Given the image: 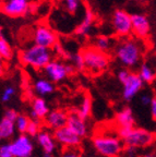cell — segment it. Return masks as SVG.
Here are the masks:
<instances>
[{
    "mask_svg": "<svg viewBox=\"0 0 156 157\" xmlns=\"http://www.w3.org/2000/svg\"><path fill=\"white\" fill-rule=\"evenodd\" d=\"M34 45L44 47L47 49H53L58 44V36L54 29L46 24H38L33 33Z\"/></svg>",
    "mask_w": 156,
    "mask_h": 157,
    "instance_id": "obj_6",
    "label": "cell"
},
{
    "mask_svg": "<svg viewBox=\"0 0 156 157\" xmlns=\"http://www.w3.org/2000/svg\"><path fill=\"white\" fill-rule=\"evenodd\" d=\"M69 129L73 133H76L81 139L88 134V124L85 120L82 119L74 110H72L70 113H68V120H67V125Z\"/></svg>",
    "mask_w": 156,
    "mask_h": 157,
    "instance_id": "obj_15",
    "label": "cell"
},
{
    "mask_svg": "<svg viewBox=\"0 0 156 157\" xmlns=\"http://www.w3.org/2000/svg\"><path fill=\"white\" fill-rule=\"evenodd\" d=\"M82 0H64V6L70 13H76L80 8Z\"/></svg>",
    "mask_w": 156,
    "mask_h": 157,
    "instance_id": "obj_29",
    "label": "cell"
},
{
    "mask_svg": "<svg viewBox=\"0 0 156 157\" xmlns=\"http://www.w3.org/2000/svg\"><path fill=\"white\" fill-rule=\"evenodd\" d=\"M1 140H2V139H1V136H0V141H1Z\"/></svg>",
    "mask_w": 156,
    "mask_h": 157,
    "instance_id": "obj_41",
    "label": "cell"
},
{
    "mask_svg": "<svg viewBox=\"0 0 156 157\" xmlns=\"http://www.w3.org/2000/svg\"><path fill=\"white\" fill-rule=\"evenodd\" d=\"M54 139L56 143H59L66 148H76L80 146L82 142V139L72 132L68 127H64L54 131Z\"/></svg>",
    "mask_w": 156,
    "mask_h": 157,
    "instance_id": "obj_12",
    "label": "cell"
},
{
    "mask_svg": "<svg viewBox=\"0 0 156 157\" xmlns=\"http://www.w3.org/2000/svg\"><path fill=\"white\" fill-rule=\"evenodd\" d=\"M150 111H151V117L154 121H156V97L152 98V103L150 105Z\"/></svg>",
    "mask_w": 156,
    "mask_h": 157,
    "instance_id": "obj_35",
    "label": "cell"
},
{
    "mask_svg": "<svg viewBox=\"0 0 156 157\" xmlns=\"http://www.w3.org/2000/svg\"><path fill=\"white\" fill-rule=\"evenodd\" d=\"M10 145L13 157H31L34 152L33 141L27 134H20L10 143Z\"/></svg>",
    "mask_w": 156,
    "mask_h": 157,
    "instance_id": "obj_10",
    "label": "cell"
},
{
    "mask_svg": "<svg viewBox=\"0 0 156 157\" xmlns=\"http://www.w3.org/2000/svg\"><path fill=\"white\" fill-rule=\"evenodd\" d=\"M85 70L93 74L105 71L110 63V57L107 52H100L94 46H88L82 50Z\"/></svg>",
    "mask_w": 156,
    "mask_h": 157,
    "instance_id": "obj_4",
    "label": "cell"
},
{
    "mask_svg": "<svg viewBox=\"0 0 156 157\" xmlns=\"http://www.w3.org/2000/svg\"><path fill=\"white\" fill-rule=\"evenodd\" d=\"M141 157H155L153 154H144V155H142Z\"/></svg>",
    "mask_w": 156,
    "mask_h": 157,
    "instance_id": "obj_39",
    "label": "cell"
},
{
    "mask_svg": "<svg viewBox=\"0 0 156 157\" xmlns=\"http://www.w3.org/2000/svg\"><path fill=\"white\" fill-rule=\"evenodd\" d=\"M3 1H5V0H0V8H1V6H2Z\"/></svg>",
    "mask_w": 156,
    "mask_h": 157,
    "instance_id": "obj_40",
    "label": "cell"
},
{
    "mask_svg": "<svg viewBox=\"0 0 156 157\" xmlns=\"http://www.w3.org/2000/svg\"><path fill=\"white\" fill-rule=\"evenodd\" d=\"M0 56L2 57L5 60H10L13 57L12 47L8 42V39L5 36L0 37Z\"/></svg>",
    "mask_w": 156,
    "mask_h": 157,
    "instance_id": "obj_24",
    "label": "cell"
},
{
    "mask_svg": "<svg viewBox=\"0 0 156 157\" xmlns=\"http://www.w3.org/2000/svg\"><path fill=\"white\" fill-rule=\"evenodd\" d=\"M142 45L134 38H122L115 48V55L118 61L126 68H134L141 61Z\"/></svg>",
    "mask_w": 156,
    "mask_h": 157,
    "instance_id": "obj_1",
    "label": "cell"
},
{
    "mask_svg": "<svg viewBox=\"0 0 156 157\" xmlns=\"http://www.w3.org/2000/svg\"><path fill=\"white\" fill-rule=\"evenodd\" d=\"M29 120L31 119L27 116L19 115L17 121H15V128H17V130L21 134H26V130H27V127H29Z\"/></svg>",
    "mask_w": 156,
    "mask_h": 157,
    "instance_id": "obj_27",
    "label": "cell"
},
{
    "mask_svg": "<svg viewBox=\"0 0 156 157\" xmlns=\"http://www.w3.org/2000/svg\"><path fill=\"white\" fill-rule=\"evenodd\" d=\"M41 121H36V120H29V127H27L26 130V134L29 137H36L37 134L41 132Z\"/></svg>",
    "mask_w": 156,
    "mask_h": 157,
    "instance_id": "obj_28",
    "label": "cell"
},
{
    "mask_svg": "<svg viewBox=\"0 0 156 157\" xmlns=\"http://www.w3.org/2000/svg\"><path fill=\"white\" fill-rule=\"evenodd\" d=\"M111 25L115 33L119 37L127 38L132 33V17L131 14L124 10H116L112 13Z\"/></svg>",
    "mask_w": 156,
    "mask_h": 157,
    "instance_id": "obj_8",
    "label": "cell"
},
{
    "mask_svg": "<svg viewBox=\"0 0 156 157\" xmlns=\"http://www.w3.org/2000/svg\"><path fill=\"white\" fill-rule=\"evenodd\" d=\"M61 157H83L82 154L78 151V147L76 148H66L61 155Z\"/></svg>",
    "mask_w": 156,
    "mask_h": 157,
    "instance_id": "obj_33",
    "label": "cell"
},
{
    "mask_svg": "<svg viewBox=\"0 0 156 157\" xmlns=\"http://www.w3.org/2000/svg\"><path fill=\"white\" fill-rule=\"evenodd\" d=\"M122 97L126 101H132L143 87L144 83L138 73L130 72L128 78L122 82Z\"/></svg>",
    "mask_w": 156,
    "mask_h": 157,
    "instance_id": "obj_9",
    "label": "cell"
},
{
    "mask_svg": "<svg viewBox=\"0 0 156 157\" xmlns=\"http://www.w3.org/2000/svg\"><path fill=\"white\" fill-rule=\"evenodd\" d=\"M0 157H13L12 151H11V145L10 144L0 145Z\"/></svg>",
    "mask_w": 156,
    "mask_h": 157,
    "instance_id": "obj_32",
    "label": "cell"
},
{
    "mask_svg": "<svg viewBox=\"0 0 156 157\" xmlns=\"http://www.w3.org/2000/svg\"><path fill=\"white\" fill-rule=\"evenodd\" d=\"M18 117H19V115H18L17 110H14V109H7L5 111V113H3V118H6V119H8L10 121H13V122L17 121Z\"/></svg>",
    "mask_w": 156,
    "mask_h": 157,
    "instance_id": "obj_34",
    "label": "cell"
},
{
    "mask_svg": "<svg viewBox=\"0 0 156 157\" xmlns=\"http://www.w3.org/2000/svg\"><path fill=\"white\" fill-rule=\"evenodd\" d=\"M92 144L94 150L102 157H119L124 144L117 134L99 133L93 136Z\"/></svg>",
    "mask_w": 156,
    "mask_h": 157,
    "instance_id": "obj_2",
    "label": "cell"
},
{
    "mask_svg": "<svg viewBox=\"0 0 156 157\" xmlns=\"http://www.w3.org/2000/svg\"><path fill=\"white\" fill-rule=\"evenodd\" d=\"M20 60L24 66L34 70H44V68L53 60V50L44 47L32 45L20 54Z\"/></svg>",
    "mask_w": 156,
    "mask_h": 157,
    "instance_id": "obj_3",
    "label": "cell"
},
{
    "mask_svg": "<svg viewBox=\"0 0 156 157\" xmlns=\"http://www.w3.org/2000/svg\"><path fill=\"white\" fill-rule=\"evenodd\" d=\"M33 88H34L35 93L37 95H39L41 97L44 98L45 96L49 95V94H51L54 92L55 86L53 84V82H50L47 78H38V80L35 81Z\"/></svg>",
    "mask_w": 156,
    "mask_h": 157,
    "instance_id": "obj_20",
    "label": "cell"
},
{
    "mask_svg": "<svg viewBox=\"0 0 156 157\" xmlns=\"http://www.w3.org/2000/svg\"><path fill=\"white\" fill-rule=\"evenodd\" d=\"M93 157H96V156H93Z\"/></svg>",
    "mask_w": 156,
    "mask_h": 157,
    "instance_id": "obj_42",
    "label": "cell"
},
{
    "mask_svg": "<svg viewBox=\"0 0 156 157\" xmlns=\"http://www.w3.org/2000/svg\"><path fill=\"white\" fill-rule=\"evenodd\" d=\"M111 45H112L111 39L108 36H105V35L97 36L95 38V42H94V47L104 52H107L111 48Z\"/></svg>",
    "mask_w": 156,
    "mask_h": 157,
    "instance_id": "obj_25",
    "label": "cell"
},
{
    "mask_svg": "<svg viewBox=\"0 0 156 157\" xmlns=\"http://www.w3.org/2000/svg\"><path fill=\"white\" fill-rule=\"evenodd\" d=\"M6 72V62H5V59L2 57L0 56V76L3 75Z\"/></svg>",
    "mask_w": 156,
    "mask_h": 157,
    "instance_id": "obj_37",
    "label": "cell"
},
{
    "mask_svg": "<svg viewBox=\"0 0 156 157\" xmlns=\"http://www.w3.org/2000/svg\"><path fill=\"white\" fill-rule=\"evenodd\" d=\"M138 74L143 81V83L151 84L156 80V71L147 63H143L140 66L139 73Z\"/></svg>",
    "mask_w": 156,
    "mask_h": 157,
    "instance_id": "obj_22",
    "label": "cell"
},
{
    "mask_svg": "<svg viewBox=\"0 0 156 157\" xmlns=\"http://www.w3.org/2000/svg\"><path fill=\"white\" fill-rule=\"evenodd\" d=\"M74 71L73 66L66 64L59 60H51L44 68V72L50 82L58 83L66 80L69 74Z\"/></svg>",
    "mask_w": 156,
    "mask_h": 157,
    "instance_id": "obj_7",
    "label": "cell"
},
{
    "mask_svg": "<svg viewBox=\"0 0 156 157\" xmlns=\"http://www.w3.org/2000/svg\"><path fill=\"white\" fill-rule=\"evenodd\" d=\"M115 122L117 128H133L135 127V118L130 107H124L116 113Z\"/></svg>",
    "mask_w": 156,
    "mask_h": 157,
    "instance_id": "obj_17",
    "label": "cell"
},
{
    "mask_svg": "<svg viewBox=\"0 0 156 157\" xmlns=\"http://www.w3.org/2000/svg\"><path fill=\"white\" fill-rule=\"evenodd\" d=\"M155 133L151 132L146 129H143V128L133 127L128 131V133L121 140L124 146L142 150V148H146V147L151 146L155 142Z\"/></svg>",
    "mask_w": 156,
    "mask_h": 157,
    "instance_id": "obj_5",
    "label": "cell"
},
{
    "mask_svg": "<svg viewBox=\"0 0 156 157\" xmlns=\"http://www.w3.org/2000/svg\"><path fill=\"white\" fill-rule=\"evenodd\" d=\"M140 150L134 148V147H128L124 146V148L122 150L121 154L119 157H140Z\"/></svg>",
    "mask_w": 156,
    "mask_h": 157,
    "instance_id": "obj_31",
    "label": "cell"
},
{
    "mask_svg": "<svg viewBox=\"0 0 156 157\" xmlns=\"http://www.w3.org/2000/svg\"><path fill=\"white\" fill-rule=\"evenodd\" d=\"M68 120V113L61 109H54L49 111L47 117L45 118V125L51 130H58L67 125Z\"/></svg>",
    "mask_w": 156,
    "mask_h": 157,
    "instance_id": "obj_14",
    "label": "cell"
},
{
    "mask_svg": "<svg viewBox=\"0 0 156 157\" xmlns=\"http://www.w3.org/2000/svg\"><path fill=\"white\" fill-rule=\"evenodd\" d=\"M69 59H70L71 63L73 66L74 69L76 70H85V64H84V59H83L82 52H78V54L69 55Z\"/></svg>",
    "mask_w": 156,
    "mask_h": 157,
    "instance_id": "obj_26",
    "label": "cell"
},
{
    "mask_svg": "<svg viewBox=\"0 0 156 157\" xmlns=\"http://www.w3.org/2000/svg\"><path fill=\"white\" fill-rule=\"evenodd\" d=\"M43 157H54V155H53V154H48V153H44Z\"/></svg>",
    "mask_w": 156,
    "mask_h": 157,
    "instance_id": "obj_38",
    "label": "cell"
},
{
    "mask_svg": "<svg viewBox=\"0 0 156 157\" xmlns=\"http://www.w3.org/2000/svg\"><path fill=\"white\" fill-rule=\"evenodd\" d=\"M0 9L8 17H20L29 11V0H5Z\"/></svg>",
    "mask_w": 156,
    "mask_h": 157,
    "instance_id": "obj_11",
    "label": "cell"
},
{
    "mask_svg": "<svg viewBox=\"0 0 156 157\" xmlns=\"http://www.w3.org/2000/svg\"><path fill=\"white\" fill-rule=\"evenodd\" d=\"M36 141L38 145L41 147V150L44 151V153H48V154H53L56 151V141L54 139V135H51L47 131H43L37 134Z\"/></svg>",
    "mask_w": 156,
    "mask_h": 157,
    "instance_id": "obj_19",
    "label": "cell"
},
{
    "mask_svg": "<svg viewBox=\"0 0 156 157\" xmlns=\"http://www.w3.org/2000/svg\"><path fill=\"white\" fill-rule=\"evenodd\" d=\"M15 95V88L13 86H7L3 90L2 94H1V101L2 103H8L11 101V98Z\"/></svg>",
    "mask_w": 156,
    "mask_h": 157,
    "instance_id": "obj_30",
    "label": "cell"
},
{
    "mask_svg": "<svg viewBox=\"0 0 156 157\" xmlns=\"http://www.w3.org/2000/svg\"><path fill=\"white\" fill-rule=\"evenodd\" d=\"M49 107L47 101L43 97H36L32 101L29 119L36 121L45 120V118L49 113Z\"/></svg>",
    "mask_w": 156,
    "mask_h": 157,
    "instance_id": "obj_16",
    "label": "cell"
},
{
    "mask_svg": "<svg viewBox=\"0 0 156 157\" xmlns=\"http://www.w3.org/2000/svg\"><path fill=\"white\" fill-rule=\"evenodd\" d=\"M82 119L86 120L88 118H90L91 113H92V98L88 94H85L83 96V99L81 101L80 106L76 109H73Z\"/></svg>",
    "mask_w": 156,
    "mask_h": 157,
    "instance_id": "obj_21",
    "label": "cell"
},
{
    "mask_svg": "<svg viewBox=\"0 0 156 157\" xmlns=\"http://www.w3.org/2000/svg\"><path fill=\"white\" fill-rule=\"evenodd\" d=\"M94 20H95V14L93 12V10L90 7L85 8L83 20L81 21L79 26L76 29V35H79V36H86V35L90 34L93 23H94Z\"/></svg>",
    "mask_w": 156,
    "mask_h": 157,
    "instance_id": "obj_18",
    "label": "cell"
},
{
    "mask_svg": "<svg viewBox=\"0 0 156 157\" xmlns=\"http://www.w3.org/2000/svg\"><path fill=\"white\" fill-rule=\"evenodd\" d=\"M155 134H156V133H155Z\"/></svg>",
    "mask_w": 156,
    "mask_h": 157,
    "instance_id": "obj_43",
    "label": "cell"
},
{
    "mask_svg": "<svg viewBox=\"0 0 156 157\" xmlns=\"http://www.w3.org/2000/svg\"><path fill=\"white\" fill-rule=\"evenodd\" d=\"M140 101H141V104L143 106H150L152 103V97L150 95H147V94H143L140 97Z\"/></svg>",
    "mask_w": 156,
    "mask_h": 157,
    "instance_id": "obj_36",
    "label": "cell"
},
{
    "mask_svg": "<svg viewBox=\"0 0 156 157\" xmlns=\"http://www.w3.org/2000/svg\"><path fill=\"white\" fill-rule=\"evenodd\" d=\"M132 17V33L135 37L140 39H144L149 37L151 33V23L149 17L145 14L134 13L131 15Z\"/></svg>",
    "mask_w": 156,
    "mask_h": 157,
    "instance_id": "obj_13",
    "label": "cell"
},
{
    "mask_svg": "<svg viewBox=\"0 0 156 157\" xmlns=\"http://www.w3.org/2000/svg\"><path fill=\"white\" fill-rule=\"evenodd\" d=\"M15 122L10 121L6 118H2L0 120V136L1 139H10L15 133Z\"/></svg>",
    "mask_w": 156,
    "mask_h": 157,
    "instance_id": "obj_23",
    "label": "cell"
}]
</instances>
